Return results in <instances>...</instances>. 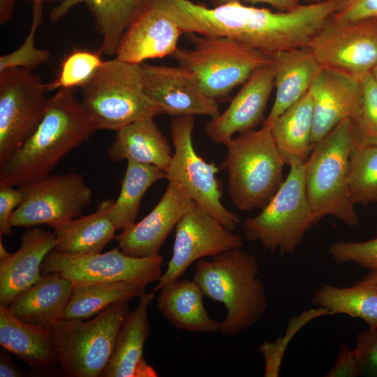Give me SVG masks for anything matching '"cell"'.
<instances>
[{
  "instance_id": "cell-1",
  "label": "cell",
  "mask_w": 377,
  "mask_h": 377,
  "mask_svg": "<svg viewBox=\"0 0 377 377\" xmlns=\"http://www.w3.org/2000/svg\"><path fill=\"white\" fill-rule=\"evenodd\" d=\"M147 1L170 15L184 33L229 37L270 56L306 46L338 2L300 4L275 12L240 1L209 8L190 0Z\"/></svg>"
},
{
  "instance_id": "cell-2",
  "label": "cell",
  "mask_w": 377,
  "mask_h": 377,
  "mask_svg": "<svg viewBox=\"0 0 377 377\" xmlns=\"http://www.w3.org/2000/svg\"><path fill=\"white\" fill-rule=\"evenodd\" d=\"M97 130L73 90L59 89L48 98L34 132L0 165V185L18 187L52 174L66 154Z\"/></svg>"
},
{
  "instance_id": "cell-3",
  "label": "cell",
  "mask_w": 377,
  "mask_h": 377,
  "mask_svg": "<svg viewBox=\"0 0 377 377\" xmlns=\"http://www.w3.org/2000/svg\"><path fill=\"white\" fill-rule=\"evenodd\" d=\"M257 257L235 248L196 262L193 280L203 295L224 304L226 316L219 330L235 337L256 323L268 306Z\"/></svg>"
},
{
  "instance_id": "cell-4",
  "label": "cell",
  "mask_w": 377,
  "mask_h": 377,
  "mask_svg": "<svg viewBox=\"0 0 377 377\" xmlns=\"http://www.w3.org/2000/svg\"><path fill=\"white\" fill-rule=\"evenodd\" d=\"M359 132L346 119L313 145L304 163L307 196L315 225L330 215L354 227L359 216L349 193V159Z\"/></svg>"
},
{
  "instance_id": "cell-5",
  "label": "cell",
  "mask_w": 377,
  "mask_h": 377,
  "mask_svg": "<svg viewBox=\"0 0 377 377\" xmlns=\"http://www.w3.org/2000/svg\"><path fill=\"white\" fill-rule=\"evenodd\" d=\"M225 146L222 166L232 203L241 212L263 209L282 184L286 165L270 128L262 126L240 133Z\"/></svg>"
},
{
  "instance_id": "cell-6",
  "label": "cell",
  "mask_w": 377,
  "mask_h": 377,
  "mask_svg": "<svg viewBox=\"0 0 377 377\" xmlns=\"http://www.w3.org/2000/svg\"><path fill=\"white\" fill-rule=\"evenodd\" d=\"M82 89V105L98 130L116 132L131 123L162 114L145 90L142 64L117 57L104 61Z\"/></svg>"
},
{
  "instance_id": "cell-7",
  "label": "cell",
  "mask_w": 377,
  "mask_h": 377,
  "mask_svg": "<svg viewBox=\"0 0 377 377\" xmlns=\"http://www.w3.org/2000/svg\"><path fill=\"white\" fill-rule=\"evenodd\" d=\"M190 33L193 49L178 47L172 55L215 101L226 99L258 68L270 64L272 56L225 36Z\"/></svg>"
},
{
  "instance_id": "cell-8",
  "label": "cell",
  "mask_w": 377,
  "mask_h": 377,
  "mask_svg": "<svg viewBox=\"0 0 377 377\" xmlns=\"http://www.w3.org/2000/svg\"><path fill=\"white\" fill-rule=\"evenodd\" d=\"M129 302L116 303L91 319H65L50 330L64 374L68 377H99L113 351Z\"/></svg>"
},
{
  "instance_id": "cell-9",
  "label": "cell",
  "mask_w": 377,
  "mask_h": 377,
  "mask_svg": "<svg viewBox=\"0 0 377 377\" xmlns=\"http://www.w3.org/2000/svg\"><path fill=\"white\" fill-rule=\"evenodd\" d=\"M282 184L259 214L243 223V233L272 254L291 253L315 225L306 193L304 163L293 161Z\"/></svg>"
},
{
  "instance_id": "cell-10",
  "label": "cell",
  "mask_w": 377,
  "mask_h": 377,
  "mask_svg": "<svg viewBox=\"0 0 377 377\" xmlns=\"http://www.w3.org/2000/svg\"><path fill=\"white\" fill-rule=\"evenodd\" d=\"M195 116L174 117L170 135L174 147L166 179L179 185L200 207L230 230L240 223L239 216L221 202L222 184L216 175L219 168L199 156L193 144Z\"/></svg>"
},
{
  "instance_id": "cell-11",
  "label": "cell",
  "mask_w": 377,
  "mask_h": 377,
  "mask_svg": "<svg viewBox=\"0 0 377 377\" xmlns=\"http://www.w3.org/2000/svg\"><path fill=\"white\" fill-rule=\"evenodd\" d=\"M45 84L31 70L11 68L0 72V165L34 132L49 98Z\"/></svg>"
},
{
  "instance_id": "cell-12",
  "label": "cell",
  "mask_w": 377,
  "mask_h": 377,
  "mask_svg": "<svg viewBox=\"0 0 377 377\" xmlns=\"http://www.w3.org/2000/svg\"><path fill=\"white\" fill-rule=\"evenodd\" d=\"M322 68L361 79L377 64V17L331 15L308 43Z\"/></svg>"
},
{
  "instance_id": "cell-13",
  "label": "cell",
  "mask_w": 377,
  "mask_h": 377,
  "mask_svg": "<svg viewBox=\"0 0 377 377\" xmlns=\"http://www.w3.org/2000/svg\"><path fill=\"white\" fill-rule=\"evenodd\" d=\"M163 257L138 258L124 253L117 246L105 253L68 256L54 251L45 258L42 274H57L74 285L124 281L147 286L162 275Z\"/></svg>"
},
{
  "instance_id": "cell-14",
  "label": "cell",
  "mask_w": 377,
  "mask_h": 377,
  "mask_svg": "<svg viewBox=\"0 0 377 377\" xmlns=\"http://www.w3.org/2000/svg\"><path fill=\"white\" fill-rule=\"evenodd\" d=\"M18 188L23 199L12 216L13 227H52L78 216L93 198L83 176L75 172L50 174Z\"/></svg>"
},
{
  "instance_id": "cell-15",
  "label": "cell",
  "mask_w": 377,
  "mask_h": 377,
  "mask_svg": "<svg viewBox=\"0 0 377 377\" xmlns=\"http://www.w3.org/2000/svg\"><path fill=\"white\" fill-rule=\"evenodd\" d=\"M232 231L193 201L175 227L172 256L152 292L181 279L201 258L242 248V237Z\"/></svg>"
},
{
  "instance_id": "cell-16",
  "label": "cell",
  "mask_w": 377,
  "mask_h": 377,
  "mask_svg": "<svg viewBox=\"0 0 377 377\" xmlns=\"http://www.w3.org/2000/svg\"><path fill=\"white\" fill-rule=\"evenodd\" d=\"M142 80L148 96L162 114L175 117L188 115L217 117V101L209 97L186 68L142 64Z\"/></svg>"
},
{
  "instance_id": "cell-17",
  "label": "cell",
  "mask_w": 377,
  "mask_h": 377,
  "mask_svg": "<svg viewBox=\"0 0 377 377\" xmlns=\"http://www.w3.org/2000/svg\"><path fill=\"white\" fill-rule=\"evenodd\" d=\"M274 87L272 63L256 70L228 107L205 123L206 135L214 142L225 145L235 133L255 130L265 121L264 113Z\"/></svg>"
},
{
  "instance_id": "cell-18",
  "label": "cell",
  "mask_w": 377,
  "mask_h": 377,
  "mask_svg": "<svg viewBox=\"0 0 377 377\" xmlns=\"http://www.w3.org/2000/svg\"><path fill=\"white\" fill-rule=\"evenodd\" d=\"M193 200L178 184L168 182L154 209L141 221L116 235L125 254L145 258L159 254L164 242L188 210Z\"/></svg>"
},
{
  "instance_id": "cell-19",
  "label": "cell",
  "mask_w": 377,
  "mask_h": 377,
  "mask_svg": "<svg viewBox=\"0 0 377 377\" xmlns=\"http://www.w3.org/2000/svg\"><path fill=\"white\" fill-rule=\"evenodd\" d=\"M184 32L165 12L145 0L122 35L116 57L134 64L173 55Z\"/></svg>"
},
{
  "instance_id": "cell-20",
  "label": "cell",
  "mask_w": 377,
  "mask_h": 377,
  "mask_svg": "<svg viewBox=\"0 0 377 377\" xmlns=\"http://www.w3.org/2000/svg\"><path fill=\"white\" fill-rule=\"evenodd\" d=\"M360 80L322 68L311 88L313 110V146L342 121L352 119L359 99Z\"/></svg>"
},
{
  "instance_id": "cell-21",
  "label": "cell",
  "mask_w": 377,
  "mask_h": 377,
  "mask_svg": "<svg viewBox=\"0 0 377 377\" xmlns=\"http://www.w3.org/2000/svg\"><path fill=\"white\" fill-rule=\"evenodd\" d=\"M154 297L152 291L145 292L136 308L126 316L102 377L158 376L143 357L145 343L150 332L148 308Z\"/></svg>"
},
{
  "instance_id": "cell-22",
  "label": "cell",
  "mask_w": 377,
  "mask_h": 377,
  "mask_svg": "<svg viewBox=\"0 0 377 377\" xmlns=\"http://www.w3.org/2000/svg\"><path fill=\"white\" fill-rule=\"evenodd\" d=\"M56 244L54 233L40 228H31L23 234L19 249L0 261L1 306H8L43 277L42 263Z\"/></svg>"
},
{
  "instance_id": "cell-23",
  "label": "cell",
  "mask_w": 377,
  "mask_h": 377,
  "mask_svg": "<svg viewBox=\"0 0 377 377\" xmlns=\"http://www.w3.org/2000/svg\"><path fill=\"white\" fill-rule=\"evenodd\" d=\"M272 59L276 94L263 124L268 128L311 89L323 68L307 45L279 52Z\"/></svg>"
},
{
  "instance_id": "cell-24",
  "label": "cell",
  "mask_w": 377,
  "mask_h": 377,
  "mask_svg": "<svg viewBox=\"0 0 377 377\" xmlns=\"http://www.w3.org/2000/svg\"><path fill=\"white\" fill-rule=\"evenodd\" d=\"M74 284L57 274H43L8 306L17 319L50 330L64 318Z\"/></svg>"
},
{
  "instance_id": "cell-25",
  "label": "cell",
  "mask_w": 377,
  "mask_h": 377,
  "mask_svg": "<svg viewBox=\"0 0 377 377\" xmlns=\"http://www.w3.org/2000/svg\"><path fill=\"white\" fill-rule=\"evenodd\" d=\"M112 202L104 200L92 214L52 226L57 240L53 251L68 256L101 253L116 237L117 230L109 217Z\"/></svg>"
},
{
  "instance_id": "cell-26",
  "label": "cell",
  "mask_w": 377,
  "mask_h": 377,
  "mask_svg": "<svg viewBox=\"0 0 377 377\" xmlns=\"http://www.w3.org/2000/svg\"><path fill=\"white\" fill-rule=\"evenodd\" d=\"M170 146L154 118L131 123L116 131L108 149L113 162L132 161L168 169L172 156Z\"/></svg>"
},
{
  "instance_id": "cell-27",
  "label": "cell",
  "mask_w": 377,
  "mask_h": 377,
  "mask_svg": "<svg viewBox=\"0 0 377 377\" xmlns=\"http://www.w3.org/2000/svg\"><path fill=\"white\" fill-rule=\"evenodd\" d=\"M157 307L176 328L190 332H213L220 322L209 317L201 289L193 280L179 279L160 290Z\"/></svg>"
},
{
  "instance_id": "cell-28",
  "label": "cell",
  "mask_w": 377,
  "mask_h": 377,
  "mask_svg": "<svg viewBox=\"0 0 377 377\" xmlns=\"http://www.w3.org/2000/svg\"><path fill=\"white\" fill-rule=\"evenodd\" d=\"M145 0H62L50 13L52 22H58L75 5L84 3L95 18L103 36L101 52L116 53L126 29L142 10Z\"/></svg>"
},
{
  "instance_id": "cell-29",
  "label": "cell",
  "mask_w": 377,
  "mask_h": 377,
  "mask_svg": "<svg viewBox=\"0 0 377 377\" xmlns=\"http://www.w3.org/2000/svg\"><path fill=\"white\" fill-rule=\"evenodd\" d=\"M0 344L31 367L58 363L50 330L17 319L5 306H0Z\"/></svg>"
},
{
  "instance_id": "cell-30",
  "label": "cell",
  "mask_w": 377,
  "mask_h": 377,
  "mask_svg": "<svg viewBox=\"0 0 377 377\" xmlns=\"http://www.w3.org/2000/svg\"><path fill=\"white\" fill-rule=\"evenodd\" d=\"M313 99L311 89L285 110L270 126L276 147L286 165L305 163L312 149Z\"/></svg>"
},
{
  "instance_id": "cell-31",
  "label": "cell",
  "mask_w": 377,
  "mask_h": 377,
  "mask_svg": "<svg viewBox=\"0 0 377 377\" xmlns=\"http://www.w3.org/2000/svg\"><path fill=\"white\" fill-rule=\"evenodd\" d=\"M126 168L121 182L119 194L112 200L109 217L117 230H124L135 223L142 199L156 182L166 179L165 170L158 166L126 161Z\"/></svg>"
},
{
  "instance_id": "cell-32",
  "label": "cell",
  "mask_w": 377,
  "mask_h": 377,
  "mask_svg": "<svg viewBox=\"0 0 377 377\" xmlns=\"http://www.w3.org/2000/svg\"><path fill=\"white\" fill-rule=\"evenodd\" d=\"M145 287L124 281L74 285L64 318L89 319L116 303L140 297Z\"/></svg>"
},
{
  "instance_id": "cell-33",
  "label": "cell",
  "mask_w": 377,
  "mask_h": 377,
  "mask_svg": "<svg viewBox=\"0 0 377 377\" xmlns=\"http://www.w3.org/2000/svg\"><path fill=\"white\" fill-rule=\"evenodd\" d=\"M311 303L326 308L331 315L358 318L369 330L377 329V285L360 281L346 288L322 284L313 293Z\"/></svg>"
},
{
  "instance_id": "cell-34",
  "label": "cell",
  "mask_w": 377,
  "mask_h": 377,
  "mask_svg": "<svg viewBox=\"0 0 377 377\" xmlns=\"http://www.w3.org/2000/svg\"><path fill=\"white\" fill-rule=\"evenodd\" d=\"M348 185L354 205H377V139L359 133L350 155Z\"/></svg>"
},
{
  "instance_id": "cell-35",
  "label": "cell",
  "mask_w": 377,
  "mask_h": 377,
  "mask_svg": "<svg viewBox=\"0 0 377 377\" xmlns=\"http://www.w3.org/2000/svg\"><path fill=\"white\" fill-rule=\"evenodd\" d=\"M104 61L100 53L88 50H75L61 64L57 77L45 84L47 91L55 89L83 87L94 76Z\"/></svg>"
},
{
  "instance_id": "cell-36",
  "label": "cell",
  "mask_w": 377,
  "mask_h": 377,
  "mask_svg": "<svg viewBox=\"0 0 377 377\" xmlns=\"http://www.w3.org/2000/svg\"><path fill=\"white\" fill-rule=\"evenodd\" d=\"M331 315L328 309L323 307L310 309L297 317L289 320L285 337L277 338L274 342L265 341L258 346V351L265 360V377H278L282 359L287 345L295 334L310 320L320 316Z\"/></svg>"
},
{
  "instance_id": "cell-37",
  "label": "cell",
  "mask_w": 377,
  "mask_h": 377,
  "mask_svg": "<svg viewBox=\"0 0 377 377\" xmlns=\"http://www.w3.org/2000/svg\"><path fill=\"white\" fill-rule=\"evenodd\" d=\"M43 3L33 2L31 27L22 45L15 51L0 57V72L11 68L32 70L45 63L50 52L35 47L34 38L37 28L42 21Z\"/></svg>"
},
{
  "instance_id": "cell-38",
  "label": "cell",
  "mask_w": 377,
  "mask_h": 377,
  "mask_svg": "<svg viewBox=\"0 0 377 377\" xmlns=\"http://www.w3.org/2000/svg\"><path fill=\"white\" fill-rule=\"evenodd\" d=\"M352 121L359 133L377 139V84L371 72L360 80V96Z\"/></svg>"
},
{
  "instance_id": "cell-39",
  "label": "cell",
  "mask_w": 377,
  "mask_h": 377,
  "mask_svg": "<svg viewBox=\"0 0 377 377\" xmlns=\"http://www.w3.org/2000/svg\"><path fill=\"white\" fill-rule=\"evenodd\" d=\"M328 252L337 263H353L370 270L377 268V237L364 242H335Z\"/></svg>"
},
{
  "instance_id": "cell-40",
  "label": "cell",
  "mask_w": 377,
  "mask_h": 377,
  "mask_svg": "<svg viewBox=\"0 0 377 377\" xmlns=\"http://www.w3.org/2000/svg\"><path fill=\"white\" fill-rule=\"evenodd\" d=\"M354 352L360 375L377 377V329L357 333Z\"/></svg>"
},
{
  "instance_id": "cell-41",
  "label": "cell",
  "mask_w": 377,
  "mask_h": 377,
  "mask_svg": "<svg viewBox=\"0 0 377 377\" xmlns=\"http://www.w3.org/2000/svg\"><path fill=\"white\" fill-rule=\"evenodd\" d=\"M0 185V235H12L11 219L15 210L20 205L23 195L20 188Z\"/></svg>"
},
{
  "instance_id": "cell-42",
  "label": "cell",
  "mask_w": 377,
  "mask_h": 377,
  "mask_svg": "<svg viewBox=\"0 0 377 377\" xmlns=\"http://www.w3.org/2000/svg\"><path fill=\"white\" fill-rule=\"evenodd\" d=\"M332 15L349 21L377 17V0H338Z\"/></svg>"
},
{
  "instance_id": "cell-43",
  "label": "cell",
  "mask_w": 377,
  "mask_h": 377,
  "mask_svg": "<svg viewBox=\"0 0 377 377\" xmlns=\"http://www.w3.org/2000/svg\"><path fill=\"white\" fill-rule=\"evenodd\" d=\"M360 375L354 350L343 343L339 347L337 361L325 374V377H355Z\"/></svg>"
},
{
  "instance_id": "cell-44",
  "label": "cell",
  "mask_w": 377,
  "mask_h": 377,
  "mask_svg": "<svg viewBox=\"0 0 377 377\" xmlns=\"http://www.w3.org/2000/svg\"><path fill=\"white\" fill-rule=\"evenodd\" d=\"M214 6H218L230 1H246L252 3H263L270 5L271 6L285 11L295 8L300 5V0H207Z\"/></svg>"
},
{
  "instance_id": "cell-45",
  "label": "cell",
  "mask_w": 377,
  "mask_h": 377,
  "mask_svg": "<svg viewBox=\"0 0 377 377\" xmlns=\"http://www.w3.org/2000/svg\"><path fill=\"white\" fill-rule=\"evenodd\" d=\"M24 374L6 356L1 355L0 376L1 377H21Z\"/></svg>"
},
{
  "instance_id": "cell-46",
  "label": "cell",
  "mask_w": 377,
  "mask_h": 377,
  "mask_svg": "<svg viewBox=\"0 0 377 377\" xmlns=\"http://www.w3.org/2000/svg\"><path fill=\"white\" fill-rule=\"evenodd\" d=\"M16 0H0V23L8 22L13 15Z\"/></svg>"
},
{
  "instance_id": "cell-47",
  "label": "cell",
  "mask_w": 377,
  "mask_h": 377,
  "mask_svg": "<svg viewBox=\"0 0 377 377\" xmlns=\"http://www.w3.org/2000/svg\"><path fill=\"white\" fill-rule=\"evenodd\" d=\"M360 281L377 285V268L370 270Z\"/></svg>"
},
{
  "instance_id": "cell-48",
  "label": "cell",
  "mask_w": 377,
  "mask_h": 377,
  "mask_svg": "<svg viewBox=\"0 0 377 377\" xmlns=\"http://www.w3.org/2000/svg\"><path fill=\"white\" fill-rule=\"evenodd\" d=\"M11 253H8L7 250L6 249L3 242L1 239V236L0 237V261H3L6 260Z\"/></svg>"
},
{
  "instance_id": "cell-49",
  "label": "cell",
  "mask_w": 377,
  "mask_h": 377,
  "mask_svg": "<svg viewBox=\"0 0 377 377\" xmlns=\"http://www.w3.org/2000/svg\"><path fill=\"white\" fill-rule=\"evenodd\" d=\"M371 74L377 84V64L371 71Z\"/></svg>"
},
{
  "instance_id": "cell-50",
  "label": "cell",
  "mask_w": 377,
  "mask_h": 377,
  "mask_svg": "<svg viewBox=\"0 0 377 377\" xmlns=\"http://www.w3.org/2000/svg\"><path fill=\"white\" fill-rule=\"evenodd\" d=\"M302 1L306 2V3H322V2H325L328 1H332V0H302Z\"/></svg>"
},
{
  "instance_id": "cell-51",
  "label": "cell",
  "mask_w": 377,
  "mask_h": 377,
  "mask_svg": "<svg viewBox=\"0 0 377 377\" xmlns=\"http://www.w3.org/2000/svg\"><path fill=\"white\" fill-rule=\"evenodd\" d=\"M62 0H32L33 2H40V3H43L45 1H50V2H52V1H61Z\"/></svg>"
}]
</instances>
